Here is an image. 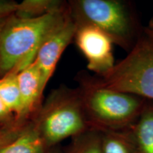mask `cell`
Returning a JSON list of instances; mask_svg holds the SVG:
<instances>
[{"label":"cell","mask_w":153,"mask_h":153,"mask_svg":"<svg viewBox=\"0 0 153 153\" xmlns=\"http://www.w3.org/2000/svg\"><path fill=\"white\" fill-rule=\"evenodd\" d=\"M68 3L39 16L13 15L0 30V73H18L33 62L45 39L70 16Z\"/></svg>","instance_id":"obj_1"},{"label":"cell","mask_w":153,"mask_h":153,"mask_svg":"<svg viewBox=\"0 0 153 153\" xmlns=\"http://www.w3.org/2000/svg\"><path fill=\"white\" fill-rule=\"evenodd\" d=\"M72 19L76 23L97 26L109 37L114 45L128 53L138 41L145 27L136 10L125 0H77L68 3Z\"/></svg>","instance_id":"obj_2"},{"label":"cell","mask_w":153,"mask_h":153,"mask_svg":"<svg viewBox=\"0 0 153 153\" xmlns=\"http://www.w3.org/2000/svg\"><path fill=\"white\" fill-rule=\"evenodd\" d=\"M79 90L90 128L101 132L130 128L146 101L138 96L99 87L90 79L84 80Z\"/></svg>","instance_id":"obj_3"},{"label":"cell","mask_w":153,"mask_h":153,"mask_svg":"<svg viewBox=\"0 0 153 153\" xmlns=\"http://www.w3.org/2000/svg\"><path fill=\"white\" fill-rule=\"evenodd\" d=\"M94 85L153 101V38L145 27L133 48L111 70L90 78Z\"/></svg>","instance_id":"obj_4"},{"label":"cell","mask_w":153,"mask_h":153,"mask_svg":"<svg viewBox=\"0 0 153 153\" xmlns=\"http://www.w3.org/2000/svg\"><path fill=\"white\" fill-rule=\"evenodd\" d=\"M35 125L49 149L90 129L79 88L55 91Z\"/></svg>","instance_id":"obj_5"},{"label":"cell","mask_w":153,"mask_h":153,"mask_svg":"<svg viewBox=\"0 0 153 153\" xmlns=\"http://www.w3.org/2000/svg\"><path fill=\"white\" fill-rule=\"evenodd\" d=\"M76 23L74 39L87 61V68L97 76L106 73L115 65L111 39L97 26Z\"/></svg>","instance_id":"obj_6"},{"label":"cell","mask_w":153,"mask_h":153,"mask_svg":"<svg viewBox=\"0 0 153 153\" xmlns=\"http://www.w3.org/2000/svg\"><path fill=\"white\" fill-rule=\"evenodd\" d=\"M76 28V23L70 13L64 24L50 34L38 49L33 62L41 72L43 90L52 76L61 55L74 39Z\"/></svg>","instance_id":"obj_7"},{"label":"cell","mask_w":153,"mask_h":153,"mask_svg":"<svg viewBox=\"0 0 153 153\" xmlns=\"http://www.w3.org/2000/svg\"><path fill=\"white\" fill-rule=\"evenodd\" d=\"M17 82L22 97L23 120L33 111L43 91L41 72L35 63L17 73Z\"/></svg>","instance_id":"obj_8"},{"label":"cell","mask_w":153,"mask_h":153,"mask_svg":"<svg viewBox=\"0 0 153 153\" xmlns=\"http://www.w3.org/2000/svg\"><path fill=\"white\" fill-rule=\"evenodd\" d=\"M137 153H153V101L146 100L140 114L128 128Z\"/></svg>","instance_id":"obj_9"},{"label":"cell","mask_w":153,"mask_h":153,"mask_svg":"<svg viewBox=\"0 0 153 153\" xmlns=\"http://www.w3.org/2000/svg\"><path fill=\"white\" fill-rule=\"evenodd\" d=\"M48 150L35 124H29L19 137L0 148V153H46Z\"/></svg>","instance_id":"obj_10"},{"label":"cell","mask_w":153,"mask_h":153,"mask_svg":"<svg viewBox=\"0 0 153 153\" xmlns=\"http://www.w3.org/2000/svg\"><path fill=\"white\" fill-rule=\"evenodd\" d=\"M0 97L16 121H23L22 97L17 82V73L11 72L0 79Z\"/></svg>","instance_id":"obj_11"},{"label":"cell","mask_w":153,"mask_h":153,"mask_svg":"<svg viewBox=\"0 0 153 153\" xmlns=\"http://www.w3.org/2000/svg\"><path fill=\"white\" fill-rule=\"evenodd\" d=\"M103 153H137L128 129L101 132Z\"/></svg>","instance_id":"obj_12"},{"label":"cell","mask_w":153,"mask_h":153,"mask_svg":"<svg viewBox=\"0 0 153 153\" xmlns=\"http://www.w3.org/2000/svg\"><path fill=\"white\" fill-rule=\"evenodd\" d=\"M72 139L65 153H103L101 132L98 130L90 128Z\"/></svg>","instance_id":"obj_13"},{"label":"cell","mask_w":153,"mask_h":153,"mask_svg":"<svg viewBox=\"0 0 153 153\" xmlns=\"http://www.w3.org/2000/svg\"><path fill=\"white\" fill-rule=\"evenodd\" d=\"M66 4L60 1H25L19 4L14 16L19 18L39 16L62 8Z\"/></svg>","instance_id":"obj_14"},{"label":"cell","mask_w":153,"mask_h":153,"mask_svg":"<svg viewBox=\"0 0 153 153\" xmlns=\"http://www.w3.org/2000/svg\"><path fill=\"white\" fill-rule=\"evenodd\" d=\"M28 125H26L23 121H16L15 123H6L0 127V148L19 137Z\"/></svg>","instance_id":"obj_15"},{"label":"cell","mask_w":153,"mask_h":153,"mask_svg":"<svg viewBox=\"0 0 153 153\" xmlns=\"http://www.w3.org/2000/svg\"><path fill=\"white\" fill-rule=\"evenodd\" d=\"M18 4L14 1H0V26L4 24L11 16L14 15L18 9Z\"/></svg>","instance_id":"obj_16"},{"label":"cell","mask_w":153,"mask_h":153,"mask_svg":"<svg viewBox=\"0 0 153 153\" xmlns=\"http://www.w3.org/2000/svg\"><path fill=\"white\" fill-rule=\"evenodd\" d=\"M12 115L10 111L4 104L3 101L1 100V97H0V121L1 120H7L10 118V116Z\"/></svg>","instance_id":"obj_17"},{"label":"cell","mask_w":153,"mask_h":153,"mask_svg":"<svg viewBox=\"0 0 153 153\" xmlns=\"http://www.w3.org/2000/svg\"><path fill=\"white\" fill-rule=\"evenodd\" d=\"M145 28L148 30V32L150 34V36L153 38V15L152 18L150 19V22L148 23V25L147 26H145Z\"/></svg>","instance_id":"obj_18"},{"label":"cell","mask_w":153,"mask_h":153,"mask_svg":"<svg viewBox=\"0 0 153 153\" xmlns=\"http://www.w3.org/2000/svg\"><path fill=\"white\" fill-rule=\"evenodd\" d=\"M46 153H65V152L61 150L60 148H57V147H54V148H52L49 149L47 151Z\"/></svg>","instance_id":"obj_19"},{"label":"cell","mask_w":153,"mask_h":153,"mask_svg":"<svg viewBox=\"0 0 153 153\" xmlns=\"http://www.w3.org/2000/svg\"><path fill=\"white\" fill-rule=\"evenodd\" d=\"M4 24H3V25H1V26H0V30H1V28H2V27L4 26Z\"/></svg>","instance_id":"obj_20"}]
</instances>
